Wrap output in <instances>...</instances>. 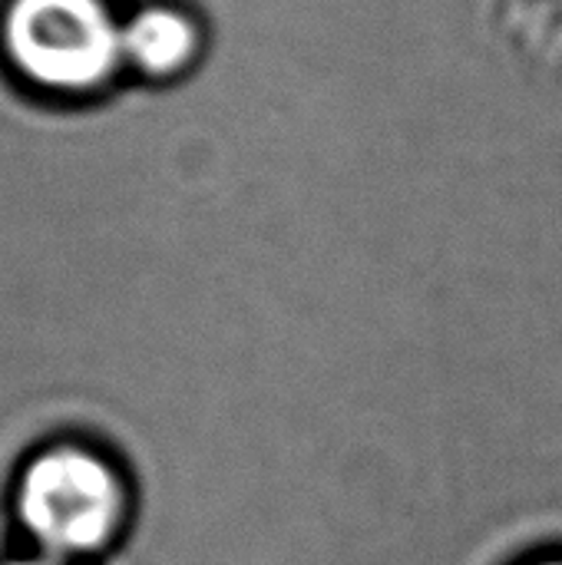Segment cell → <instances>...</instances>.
<instances>
[{
  "label": "cell",
  "mask_w": 562,
  "mask_h": 565,
  "mask_svg": "<svg viewBox=\"0 0 562 565\" xmlns=\"http://www.w3.org/2000/svg\"><path fill=\"white\" fill-rule=\"evenodd\" d=\"M136 487L126 467L93 440L60 437L36 447L13 477V520L33 553L89 563L129 533Z\"/></svg>",
  "instance_id": "6da1fadb"
},
{
  "label": "cell",
  "mask_w": 562,
  "mask_h": 565,
  "mask_svg": "<svg viewBox=\"0 0 562 565\" xmlns=\"http://www.w3.org/2000/svg\"><path fill=\"white\" fill-rule=\"evenodd\" d=\"M129 46L146 70L169 73V70H179L192 56L195 30L185 17L169 13V10H156V13H146L132 26Z\"/></svg>",
  "instance_id": "7a4b0ae2"
},
{
  "label": "cell",
  "mask_w": 562,
  "mask_h": 565,
  "mask_svg": "<svg viewBox=\"0 0 562 565\" xmlns=\"http://www.w3.org/2000/svg\"><path fill=\"white\" fill-rule=\"evenodd\" d=\"M0 565H70V563H56V559H46V556H40V553H26V556L3 559Z\"/></svg>",
  "instance_id": "3957f363"
},
{
  "label": "cell",
  "mask_w": 562,
  "mask_h": 565,
  "mask_svg": "<svg viewBox=\"0 0 562 565\" xmlns=\"http://www.w3.org/2000/svg\"><path fill=\"white\" fill-rule=\"evenodd\" d=\"M523 565H562V553H553V556H540V559H530Z\"/></svg>",
  "instance_id": "277c9868"
}]
</instances>
